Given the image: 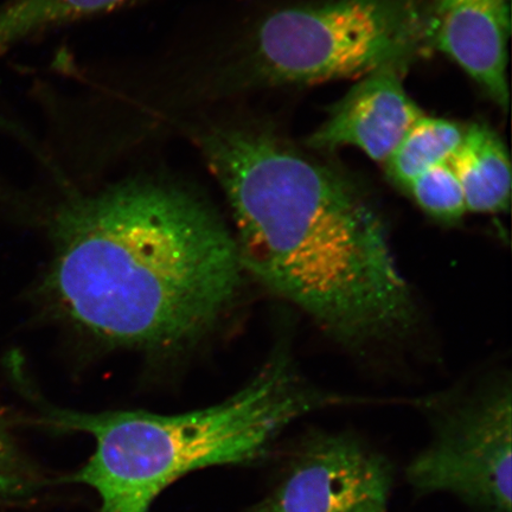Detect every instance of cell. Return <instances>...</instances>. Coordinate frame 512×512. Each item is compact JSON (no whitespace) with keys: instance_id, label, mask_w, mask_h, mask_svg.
<instances>
[{"instance_id":"1","label":"cell","mask_w":512,"mask_h":512,"mask_svg":"<svg viewBox=\"0 0 512 512\" xmlns=\"http://www.w3.org/2000/svg\"><path fill=\"white\" fill-rule=\"evenodd\" d=\"M174 139L226 196L243 270L343 342L411 329L412 293L387 229L350 177L294 150L238 102L185 119Z\"/></svg>"},{"instance_id":"2","label":"cell","mask_w":512,"mask_h":512,"mask_svg":"<svg viewBox=\"0 0 512 512\" xmlns=\"http://www.w3.org/2000/svg\"><path fill=\"white\" fill-rule=\"evenodd\" d=\"M59 187L43 288L83 331L123 347L171 348L209 330L233 302L243 271L234 236L181 178L156 169Z\"/></svg>"},{"instance_id":"3","label":"cell","mask_w":512,"mask_h":512,"mask_svg":"<svg viewBox=\"0 0 512 512\" xmlns=\"http://www.w3.org/2000/svg\"><path fill=\"white\" fill-rule=\"evenodd\" d=\"M343 402L313 389L290 361L277 358L241 392L201 411L81 413L43 406L38 422L93 437L92 457L63 480L95 490L98 512H150L178 478L203 467L258 462L294 421Z\"/></svg>"},{"instance_id":"4","label":"cell","mask_w":512,"mask_h":512,"mask_svg":"<svg viewBox=\"0 0 512 512\" xmlns=\"http://www.w3.org/2000/svg\"><path fill=\"white\" fill-rule=\"evenodd\" d=\"M511 412L510 390L499 389L445 415L407 467L416 494L443 492L480 512H511Z\"/></svg>"},{"instance_id":"5","label":"cell","mask_w":512,"mask_h":512,"mask_svg":"<svg viewBox=\"0 0 512 512\" xmlns=\"http://www.w3.org/2000/svg\"><path fill=\"white\" fill-rule=\"evenodd\" d=\"M393 479L389 460L360 439L313 434L296 447L270 494L246 512H351L387 504Z\"/></svg>"},{"instance_id":"6","label":"cell","mask_w":512,"mask_h":512,"mask_svg":"<svg viewBox=\"0 0 512 512\" xmlns=\"http://www.w3.org/2000/svg\"><path fill=\"white\" fill-rule=\"evenodd\" d=\"M428 48L450 57L508 110L511 0H413Z\"/></svg>"},{"instance_id":"7","label":"cell","mask_w":512,"mask_h":512,"mask_svg":"<svg viewBox=\"0 0 512 512\" xmlns=\"http://www.w3.org/2000/svg\"><path fill=\"white\" fill-rule=\"evenodd\" d=\"M401 68H383L363 76L332 107L328 119L309 138L312 149L352 146L375 162L386 163L422 114L402 83Z\"/></svg>"},{"instance_id":"8","label":"cell","mask_w":512,"mask_h":512,"mask_svg":"<svg viewBox=\"0 0 512 512\" xmlns=\"http://www.w3.org/2000/svg\"><path fill=\"white\" fill-rule=\"evenodd\" d=\"M450 165L462 187L467 213L497 214L509 209V152L489 125L476 123L465 128Z\"/></svg>"},{"instance_id":"9","label":"cell","mask_w":512,"mask_h":512,"mask_svg":"<svg viewBox=\"0 0 512 512\" xmlns=\"http://www.w3.org/2000/svg\"><path fill=\"white\" fill-rule=\"evenodd\" d=\"M140 0H5L0 4V59L12 49Z\"/></svg>"},{"instance_id":"10","label":"cell","mask_w":512,"mask_h":512,"mask_svg":"<svg viewBox=\"0 0 512 512\" xmlns=\"http://www.w3.org/2000/svg\"><path fill=\"white\" fill-rule=\"evenodd\" d=\"M465 128L454 121L422 114L383 164L388 177L405 189L434 166L450 163L462 143Z\"/></svg>"},{"instance_id":"11","label":"cell","mask_w":512,"mask_h":512,"mask_svg":"<svg viewBox=\"0 0 512 512\" xmlns=\"http://www.w3.org/2000/svg\"><path fill=\"white\" fill-rule=\"evenodd\" d=\"M14 419L0 407V509L21 508L40 496L48 479L19 446Z\"/></svg>"},{"instance_id":"12","label":"cell","mask_w":512,"mask_h":512,"mask_svg":"<svg viewBox=\"0 0 512 512\" xmlns=\"http://www.w3.org/2000/svg\"><path fill=\"white\" fill-rule=\"evenodd\" d=\"M403 190L437 221L456 223L467 214L463 190L450 163L434 166Z\"/></svg>"},{"instance_id":"13","label":"cell","mask_w":512,"mask_h":512,"mask_svg":"<svg viewBox=\"0 0 512 512\" xmlns=\"http://www.w3.org/2000/svg\"><path fill=\"white\" fill-rule=\"evenodd\" d=\"M351 512H388L387 504H368Z\"/></svg>"}]
</instances>
